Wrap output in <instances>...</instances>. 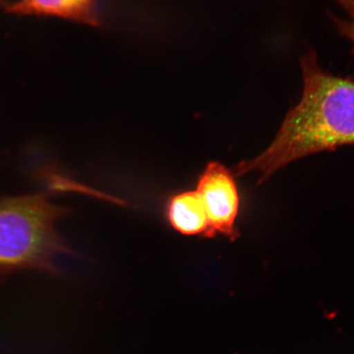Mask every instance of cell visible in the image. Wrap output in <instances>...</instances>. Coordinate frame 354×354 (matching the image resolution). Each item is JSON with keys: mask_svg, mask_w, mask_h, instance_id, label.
Returning a JSON list of instances; mask_svg holds the SVG:
<instances>
[{"mask_svg": "<svg viewBox=\"0 0 354 354\" xmlns=\"http://www.w3.org/2000/svg\"><path fill=\"white\" fill-rule=\"evenodd\" d=\"M301 68L304 90L299 103L287 113L268 148L239 163L236 176L256 172L260 185L299 158L354 145L353 80L326 72L313 50L301 59Z\"/></svg>", "mask_w": 354, "mask_h": 354, "instance_id": "6da1fadb", "label": "cell"}, {"mask_svg": "<svg viewBox=\"0 0 354 354\" xmlns=\"http://www.w3.org/2000/svg\"><path fill=\"white\" fill-rule=\"evenodd\" d=\"M68 212L42 193L0 198V273H59L57 257L73 255L55 227Z\"/></svg>", "mask_w": 354, "mask_h": 354, "instance_id": "7a4b0ae2", "label": "cell"}, {"mask_svg": "<svg viewBox=\"0 0 354 354\" xmlns=\"http://www.w3.org/2000/svg\"><path fill=\"white\" fill-rule=\"evenodd\" d=\"M231 171L218 162H212L199 176L196 192L206 212L207 238L218 234L234 241L239 237L236 228L240 198Z\"/></svg>", "mask_w": 354, "mask_h": 354, "instance_id": "3957f363", "label": "cell"}, {"mask_svg": "<svg viewBox=\"0 0 354 354\" xmlns=\"http://www.w3.org/2000/svg\"><path fill=\"white\" fill-rule=\"evenodd\" d=\"M4 10L19 17H55L93 26L101 24L99 0H16Z\"/></svg>", "mask_w": 354, "mask_h": 354, "instance_id": "277c9868", "label": "cell"}, {"mask_svg": "<svg viewBox=\"0 0 354 354\" xmlns=\"http://www.w3.org/2000/svg\"><path fill=\"white\" fill-rule=\"evenodd\" d=\"M167 216L176 231L185 236H207L209 224L196 190L180 192L172 196L167 203Z\"/></svg>", "mask_w": 354, "mask_h": 354, "instance_id": "5b68a950", "label": "cell"}, {"mask_svg": "<svg viewBox=\"0 0 354 354\" xmlns=\"http://www.w3.org/2000/svg\"><path fill=\"white\" fill-rule=\"evenodd\" d=\"M336 2L348 12V15L351 17V21H344L334 15H330L331 19L335 22L339 34L353 43L352 52L354 55V0H336Z\"/></svg>", "mask_w": 354, "mask_h": 354, "instance_id": "8992f818", "label": "cell"}]
</instances>
